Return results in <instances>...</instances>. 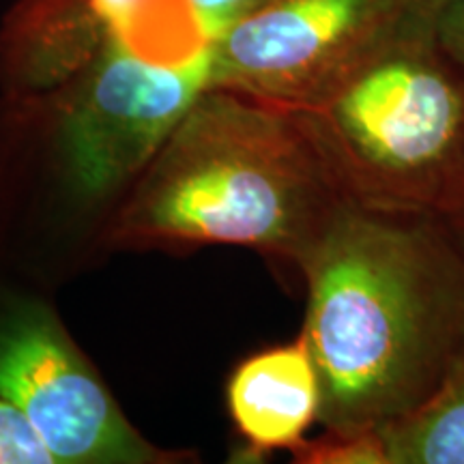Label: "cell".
<instances>
[{
	"label": "cell",
	"mask_w": 464,
	"mask_h": 464,
	"mask_svg": "<svg viewBox=\"0 0 464 464\" xmlns=\"http://www.w3.org/2000/svg\"><path fill=\"white\" fill-rule=\"evenodd\" d=\"M228 406L254 454L297 448L321 406V381L305 342L243 362L230 379Z\"/></svg>",
	"instance_id": "7"
},
{
	"label": "cell",
	"mask_w": 464,
	"mask_h": 464,
	"mask_svg": "<svg viewBox=\"0 0 464 464\" xmlns=\"http://www.w3.org/2000/svg\"><path fill=\"white\" fill-rule=\"evenodd\" d=\"M297 462L307 464H387L381 432L332 434L323 439L301 440L295 448Z\"/></svg>",
	"instance_id": "11"
},
{
	"label": "cell",
	"mask_w": 464,
	"mask_h": 464,
	"mask_svg": "<svg viewBox=\"0 0 464 464\" xmlns=\"http://www.w3.org/2000/svg\"><path fill=\"white\" fill-rule=\"evenodd\" d=\"M24 56L33 72H72L92 61L108 39L89 0H34L20 22Z\"/></svg>",
	"instance_id": "10"
},
{
	"label": "cell",
	"mask_w": 464,
	"mask_h": 464,
	"mask_svg": "<svg viewBox=\"0 0 464 464\" xmlns=\"http://www.w3.org/2000/svg\"><path fill=\"white\" fill-rule=\"evenodd\" d=\"M0 398L42 434L56 462H158L106 387L44 305H17L0 321Z\"/></svg>",
	"instance_id": "6"
},
{
	"label": "cell",
	"mask_w": 464,
	"mask_h": 464,
	"mask_svg": "<svg viewBox=\"0 0 464 464\" xmlns=\"http://www.w3.org/2000/svg\"><path fill=\"white\" fill-rule=\"evenodd\" d=\"M299 266L324 430L382 432L420 411L464 355V247L443 218L353 198Z\"/></svg>",
	"instance_id": "1"
},
{
	"label": "cell",
	"mask_w": 464,
	"mask_h": 464,
	"mask_svg": "<svg viewBox=\"0 0 464 464\" xmlns=\"http://www.w3.org/2000/svg\"><path fill=\"white\" fill-rule=\"evenodd\" d=\"M208 48L181 67H158L108 34L63 116L69 172L86 196L142 170L208 89Z\"/></svg>",
	"instance_id": "5"
},
{
	"label": "cell",
	"mask_w": 464,
	"mask_h": 464,
	"mask_svg": "<svg viewBox=\"0 0 464 464\" xmlns=\"http://www.w3.org/2000/svg\"><path fill=\"white\" fill-rule=\"evenodd\" d=\"M432 34L443 56L464 73V0H437Z\"/></svg>",
	"instance_id": "14"
},
{
	"label": "cell",
	"mask_w": 464,
	"mask_h": 464,
	"mask_svg": "<svg viewBox=\"0 0 464 464\" xmlns=\"http://www.w3.org/2000/svg\"><path fill=\"white\" fill-rule=\"evenodd\" d=\"M353 200L312 114L207 89L147 164L123 232L301 263Z\"/></svg>",
	"instance_id": "2"
},
{
	"label": "cell",
	"mask_w": 464,
	"mask_h": 464,
	"mask_svg": "<svg viewBox=\"0 0 464 464\" xmlns=\"http://www.w3.org/2000/svg\"><path fill=\"white\" fill-rule=\"evenodd\" d=\"M439 218H443V222L448 224L451 235H454L456 239L460 241V246L464 247V198L458 202L451 211H448L445 216H439Z\"/></svg>",
	"instance_id": "15"
},
{
	"label": "cell",
	"mask_w": 464,
	"mask_h": 464,
	"mask_svg": "<svg viewBox=\"0 0 464 464\" xmlns=\"http://www.w3.org/2000/svg\"><path fill=\"white\" fill-rule=\"evenodd\" d=\"M381 437L387 464H464V355L420 411Z\"/></svg>",
	"instance_id": "9"
},
{
	"label": "cell",
	"mask_w": 464,
	"mask_h": 464,
	"mask_svg": "<svg viewBox=\"0 0 464 464\" xmlns=\"http://www.w3.org/2000/svg\"><path fill=\"white\" fill-rule=\"evenodd\" d=\"M110 37L144 63L181 67L208 48L191 0H89Z\"/></svg>",
	"instance_id": "8"
},
{
	"label": "cell",
	"mask_w": 464,
	"mask_h": 464,
	"mask_svg": "<svg viewBox=\"0 0 464 464\" xmlns=\"http://www.w3.org/2000/svg\"><path fill=\"white\" fill-rule=\"evenodd\" d=\"M271 3L274 0H191L208 44L216 42L239 22L269 7Z\"/></svg>",
	"instance_id": "13"
},
{
	"label": "cell",
	"mask_w": 464,
	"mask_h": 464,
	"mask_svg": "<svg viewBox=\"0 0 464 464\" xmlns=\"http://www.w3.org/2000/svg\"><path fill=\"white\" fill-rule=\"evenodd\" d=\"M310 114L355 200L445 216L464 198V73L432 28L376 58Z\"/></svg>",
	"instance_id": "3"
},
{
	"label": "cell",
	"mask_w": 464,
	"mask_h": 464,
	"mask_svg": "<svg viewBox=\"0 0 464 464\" xmlns=\"http://www.w3.org/2000/svg\"><path fill=\"white\" fill-rule=\"evenodd\" d=\"M434 3L274 0L208 44V89L312 112L385 52L432 28Z\"/></svg>",
	"instance_id": "4"
},
{
	"label": "cell",
	"mask_w": 464,
	"mask_h": 464,
	"mask_svg": "<svg viewBox=\"0 0 464 464\" xmlns=\"http://www.w3.org/2000/svg\"><path fill=\"white\" fill-rule=\"evenodd\" d=\"M54 456L28 417L0 398V464H54Z\"/></svg>",
	"instance_id": "12"
}]
</instances>
